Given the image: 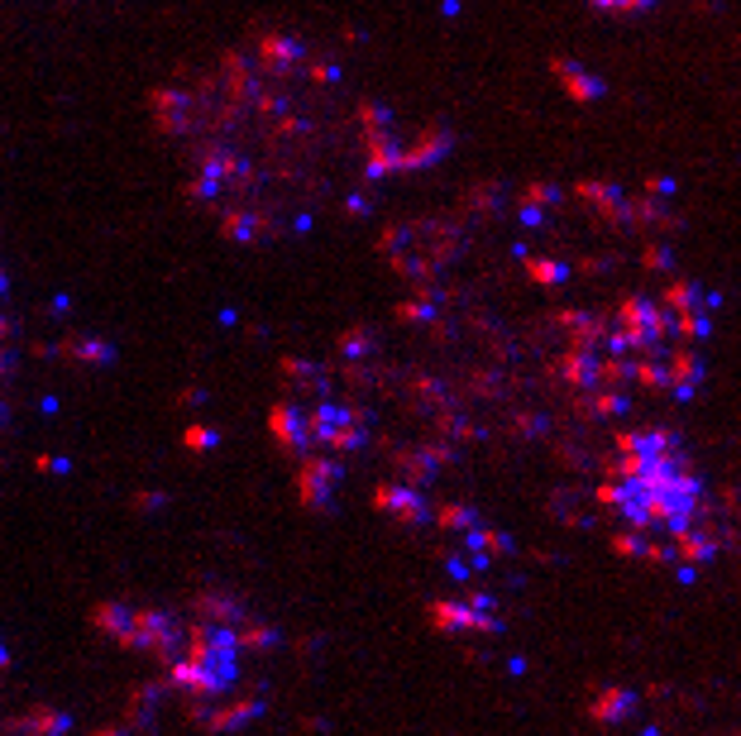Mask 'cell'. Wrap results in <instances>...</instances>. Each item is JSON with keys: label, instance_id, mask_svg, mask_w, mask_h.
<instances>
[{"label": "cell", "instance_id": "obj_6", "mask_svg": "<svg viewBox=\"0 0 741 736\" xmlns=\"http://www.w3.org/2000/svg\"><path fill=\"white\" fill-rule=\"evenodd\" d=\"M0 416H5V407H0Z\"/></svg>", "mask_w": 741, "mask_h": 736}, {"label": "cell", "instance_id": "obj_5", "mask_svg": "<svg viewBox=\"0 0 741 736\" xmlns=\"http://www.w3.org/2000/svg\"><path fill=\"white\" fill-rule=\"evenodd\" d=\"M593 5H603V10H646L655 0H593Z\"/></svg>", "mask_w": 741, "mask_h": 736}, {"label": "cell", "instance_id": "obj_4", "mask_svg": "<svg viewBox=\"0 0 741 736\" xmlns=\"http://www.w3.org/2000/svg\"><path fill=\"white\" fill-rule=\"evenodd\" d=\"M627 708H632V698H627V693L617 689V693H612V698H608V703H598L593 713H598V717H612V713H627Z\"/></svg>", "mask_w": 741, "mask_h": 736}, {"label": "cell", "instance_id": "obj_3", "mask_svg": "<svg viewBox=\"0 0 741 736\" xmlns=\"http://www.w3.org/2000/svg\"><path fill=\"white\" fill-rule=\"evenodd\" d=\"M96 627L106 631L115 646L149 650V655H163V660H173L177 646H182V617H168V612L110 603V607H96Z\"/></svg>", "mask_w": 741, "mask_h": 736}, {"label": "cell", "instance_id": "obj_1", "mask_svg": "<svg viewBox=\"0 0 741 736\" xmlns=\"http://www.w3.org/2000/svg\"><path fill=\"white\" fill-rule=\"evenodd\" d=\"M158 130L182 158L187 192L244 239L311 225L335 187V158L359 153L373 173L426 163L397 144L393 120L349 101L340 72L292 34H263L153 96Z\"/></svg>", "mask_w": 741, "mask_h": 736}, {"label": "cell", "instance_id": "obj_2", "mask_svg": "<svg viewBox=\"0 0 741 736\" xmlns=\"http://www.w3.org/2000/svg\"><path fill=\"white\" fill-rule=\"evenodd\" d=\"M603 502L622 521V555H636L641 541H651L646 560H670V541L703 517V483L670 431H632L617 440Z\"/></svg>", "mask_w": 741, "mask_h": 736}]
</instances>
